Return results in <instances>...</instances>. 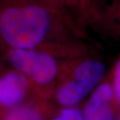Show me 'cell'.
Listing matches in <instances>:
<instances>
[{"mask_svg":"<svg viewBox=\"0 0 120 120\" xmlns=\"http://www.w3.org/2000/svg\"><path fill=\"white\" fill-rule=\"evenodd\" d=\"M50 120H84L82 111L78 107L60 109Z\"/></svg>","mask_w":120,"mask_h":120,"instance_id":"cell-9","label":"cell"},{"mask_svg":"<svg viewBox=\"0 0 120 120\" xmlns=\"http://www.w3.org/2000/svg\"><path fill=\"white\" fill-rule=\"evenodd\" d=\"M0 38L9 49H42L66 59L95 53L71 15L41 0H2Z\"/></svg>","mask_w":120,"mask_h":120,"instance_id":"cell-1","label":"cell"},{"mask_svg":"<svg viewBox=\"0 0 120 120\" xmlns=\"http://www.w3.org/2000/svg\"><path fill=\"white\" fill-rule=\"evenodd\" d=\"M7 58L14 70L39 86L57 85L64 68L72 60L42 49H9Z\"/></svg>","mask_w":120,"mask_h":120,"instance_id":"cell-3","label":"cell"},{"mask_svg":"<svg viewBox=\"0 0 120 120\" xmlns=\"http://www.w3.org/2000/svg\"><path fill=\"white\" fill-rule=\"evenodd\" d=\"M32 84L19 71H9L0 78V105L11 109L24 104Z\"/></svg>","mask_w":120,"mask_h":120,"instance_id":"cell-5","label":"cell"},{"mask_svg":"<svg viewBox=\"0 0 120 120\" xmlns=\"http://www.w3.org/2000/svg\"><path fill=\"white\" fill-rule=\"evenodd\" d=\"M41 1H43V2H45V3H47L48 5H50V6H51L53 8L60 10L61 12H66V13H68L71 15L72 16H74L73 14L71 13V12L70 11V9H69L68 7L67 6V5H66L64 0H41Z\"/></svg>","mask_w":120,"mask_h":120,"instance_id":"cell-11","label":"cell"},{"mask_svg":"<svg viewBox=\"0 0 120 120\" xmlns=\"http://www.w3.org/2000/svg\"><path fill=\"white\" fill-rule=\"evenodd\" d=\"M119 107L112 81H103L90 94L82 109L84 120H116Z\"/></svg>","mask_w":120,"mask_h":120,"instance_id":"cell-4","label":"cell"},{"mask_svg":"<svg viewBox=\"0 0 120 120\" xmlns=\"http://www.w3.org/2000/svg\"><path fill=\"white\" fill-rule=\"evenodd\" d=\"M91 26L120 41V0H112L107 3Z\"/></svg>","mask_w":120,"mask_h":120,"instance_id":"cell-6","label":"cell"},{"mask_svg":"<svg viewBox=\"0 0 120 120\" xmlns=\"http://www.w3.org/2000/svg\"><path fill=\"white\" fill-rule=\"evenodd\" d=\"M112 83L117 104L120 109V57L115 63L112 74Z\"/></svg>","mask_w":120,"mask_h":120,"instance_id":"cell-10","label":"cell"},{"mask_svg":"<svg viewBox=\"0 0 120 120\" xmlns=\"http://www.w3.org/2000/svg\"><path fill=\"white\" fill-rule=\"evenodd\" d=\"M106 65L95 53L69 60L61 73L53 97L61 108L78 107L106 75Z\"/></svg>","mask_w":120,"mask_h":120,"instance_id":"cell-2","label":"cell"},{"mask_svg":"<svg viewBox=\"0 0 120 120\" xmlns=\"http://www.w3.org/2000/svg\"><path fill=\"white\" fill-rule=\"evenodd\" d=\"M65 3L67 5V6L68 7V9H70V11L71 12V13L73 14V16L75 17V7H76V0H64ZM77 20V19H76ZM79 24V23H78Z\"/></svg>","mask_w":120,"mask_h":120,"instance_id":"cell-12","label":"cell"},{"mask_svg":"<svg viewBox=\"0 0 120 120\" xmlns=\"http://www.w3.org/2000/svg\"><path fill=\"white\" fill-rule=\"evenodd\" d=\"M3 120H46V112L40 104L24 103L10 109Z\"/></svg>","mask_w":120,"mask_h":120,"instance_id":"cell-8","label":"cell"},{"mask_svg":"<svg viewBox=\"0 0 120 120\" xmlns=\"http://www.w3.org/2000/svg\"><path fill=\"white\" fill-rule=\"evenodd\" d=\"M107 3L106 0H76L75 17L81 27L86 31Z\"/></svg>","mask_w":120,"mask_h":120,"instance_id":"cell-7","label":"cell"},{"mask_svg":"<svg viewBox=\"0 0 120 120\" xmlns=\"http://www.w3.org/2000/svg\"><path fill=\"white\" fill-rule=\"evenodd\" d=\"M116 120H120V109L118 112V115H117V117H116Z\"/></svg>","mask_w":120,"mask_h":120,"instance_id":"cell-13","label":"cell"}]
</instances>
